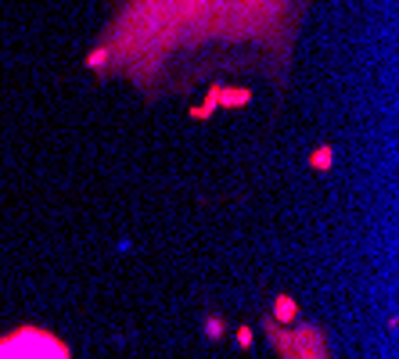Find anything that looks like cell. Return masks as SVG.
I'll use <instances>...</instances> for the list:
<instances>
[{
	"instance_id": "cell-2",
	"label": "cell",
	"mask_w": 399,
	"mask_h": 359,
	"mask_svg": "<svg viewBox=\"0 0 399 359\" xmlns=\"http://www.w3.org/2000/svg\"><path fill=\"white\" fill-rule=\"evenodd\" d=\"M327 162H331V151H327V148H320V151L313 155V169H327Z\"/></svg>"
},
{
	"instance_id": "cell-4",
	"label": "cell",
	"mask_w": 399,
	"mask_h": 359,
	"mask_svg": "<svg viewBox=\"0 0 399 359\" xmlns=\"http://www.w3.org/2000/svg\"><path fill=\"white\" fill-rule=\"evenodd\" d=\"M238 345H241V348L252 345V327H238Z\"/></svg>"
},
{
	"instance_id": "cell-1",
	"label": "cell",
	"mask_w": 399,
	"mask_h": 359,
	"mask_svg": "<svg viewBox=\"0 0 399 359\" xmlns=\"http://www.w3.org/2000/svg\"><path fill=\"white\" fill-rule=\"evenodd\" d=\"M295 316V302L292 298H277V320H292Z\"/></svg>"
},
{
	"instance_id": "cell-3",
	"label": "cell",
	"mask_w": 399,
	"mask_h": 359,
	"mask_svg": "<svg viewBox=\"0 0 399 359\" xmlns=\"http://www.w3.org/2000/svg\"><path fill=\"white\" fill-rule=\"evenodd\" d=\"M205 334H209V338H219V334H223V320H219V316H212V320L205 324Z\"/></svg>"
}]
</instances>
